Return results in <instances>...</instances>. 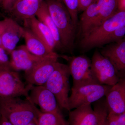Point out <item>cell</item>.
<instances>
[{
  "mask_svg": "<svg viewBox=\"0 0 125 125\" xmlns=\"http://www.w3.org/2000/svg\"><path fill=\"white\" fill-rule=\"evenodd\" d=\"M41 112L28 98L0 97V115L13 125H26L36 122Z\"/></svg>",
  "mask_w": 125,
  "mask_h": 125,
  "instance_id": "6da1fadb",
  "label": "cell"
},
{
  "mask_svg": "<svg viewBox=\"0 0 125 125\" xmlns=\"http://www.w3.org/2000/svg\"><path fill=\"white\" fill-rule=\"evenodd\" d=\"M49 13L58 29L62 48L72 53L74 48L76 28L69 11L62 2L46 0Z\"/></svg>",
  "mask_w": 125,
  "mask_h": 125,
  "instance_id": "7a4b0ae2",
  "label": "cell"
},
{
  "mask_svg": "<svg viewBox=\"0 0 125 125\" xmlns=\"http://www.w3.org/2000/svg\"><path fill=\"white\" fill-rule=\"evenodd\" d=\"M125 26V11H117L111 18L80 39L79 47L85 52L101 47L104 39L119 28Z\"/></svg>",
  "mask_w": 125,
  "mask_h": 125,
  "instance_id": "3957f363",
  "label": "cell"
},
{
  "mask_svg": "<svg viewBox=\"0 0 125 125\" xmlns=\"http://www.w3.org/2000/svg\"><path fill=\"white\" fill-rule=\"evenodd\" d=\"M70 75L69 65L58 62L54 71L44 85L54 94L60 108L69 111Z\"/></svg>",
  "mask_w": 125,
  "mask_h": 125,
  "instance_id": "277c9868",
  "label": "cell"
},
{
  "mask_svg": "<svg viewBox=\"0 0 125 125\" xmlns=\"http://www.w3.org/2000/svg\"><path fill=\"white\" fill-rule=\"evenodd\" d=\"M112 86L99 84H89L72 88L68 104L70 111L83 105H90L105 96Z\"/></svg>",
  "mask_w": 125,
  "mask_h": 125,
  "instance_id": "5b68a950",
  "label": "cell"
},
{
  "mask_svg": "<svg viewBox=\"0 0 125 125\" xmlns=\"http://www.w3.org/2000/svg\"><path fill=\"white\" fill-rule=\"evenodd\" d=\"M34 85L25 84L18 72L12 70H0V97H29Z\"/></svg>",
  "mask_w": 125,
  "mask_h": 125,
  "instance_id": "8992f818",
  "label": "cell"
},
{
  "mask_svg": "<svg viewBox=\"0 0 125 125\" xmlns=\"http://www.w3.org/2000/svg\"><path fill=\"white\" fill-rule=\"evenodd\" d=\"M69 66L73 79L72 88L89 84H100L91 69V60L86 56L72 57Z\"/></svg>",
  "mask_w": 125,
  "mask_h": 125,
  "instance_id": "52a82bcc",
  "label": "cell"
},
{
  "mask_svg": "<svg viewBox=\"0 0 125 125\" xmlns=\"http://www.w3.org/2000/svg\"><path fill=\"white\" fill-rule=\"evenodd\" d=\"M91 69L102 85L113 86L121 79L118 76L111 62L98 50L95 51L92 56Z\"/></svg>",
  "mask_w": 125,
  "mask_h": 125,
  "instance_id": "ba28073f",
  "label": "cell"
},
{
  "mask_svg": "<svg viewBox=\"0 0 125 125\" xmlns=\"http://www.w3.org/2000/svg\"><path fill=\"white\" fill-rule=\"evenodd\" d=\"M59 57L56 52H53L32 69L25 72V79L27 83L44 85L55 70Z\"/></svg>",
  "mask_w": 125,
  "mask_h": 125,
  "instance_id": "9c48e42d",
  "label": "cell"
},
{
  "mask_svg": "<svg viewBox=\"0 0 125 125\" xmlns=\"http://www.w3.org/2000/svg\"><path fill=\"white\" fill-rule=\"evenodd\" d=\"M28 98L34 104L38 106L42 112H61L55 97L44 85H33L30 92Z\"/></svg>",
  "mask_w": 125,
  "mask_h": 125,
  "instance_id": "30bf717a",
  "label": "cell"
},
{
  "mask_svg": "<svg viewBox=\"0 0 125 125\" xmlns=\"http://www.w3.org/2000/svg\"><path fill=\"white\" fill-rule=\"evenodd\" d=\"M100 53L107 59L114 66L121 78L125 76V38L101 48Z\"/></svg>",
  "mask_w": 125,
  "mask_h": 125,
  "instance_id": "8fae6325",
  "label": "cell"
},
{
  "mask_svg": "<svg viewBox=\"0 0 125 125\" xmlns=\"http://www.w3.org/2000/svg\"><path fill=\"white\" fill-rule=\"evenodd\" d=\"M10 55L11 70L15 71H24L25 72L32 69L48 56L39 57L34 55L29 51L25 45L15 48Z\"/></svg>",
  "mask_w": 125,
  "mask_h": 125,
  "instance_id": "7c38bea8",
  "label": "cell"
},
{
  "mask_svg": "<svg viewBox=\"0 0 125 125\" xmlns=\"http://www.w3.org/2000/svg\"><path fill=\"white\" fill-rule=\"evenodd\" d=\"M6 24L1 35L2 48L10 54L23 37L24 28L10 18H6Z\"/></svg>",
  "mask_w": 125,
  "mask_h": 125,
  "instance_id": "4fadbf2b",
  "label": "cell"
},
{
  "mask_svg": "<svg viewBox=\"0 0 125 125\" xmlns=\"http://www.w3.org/2000/svg\"><path fill=\"white\" fill-rule=\"evenodd\" d=\"M108 112L120 114L125 112V78L113 85L105 95Z\"/></svg>",
  "mask_w": 125,
  "mask_h": 125,
  "instance_id": "5bb4252c",
  "label": "cell"
},
{
  "mask_svg": "<svg viewBox=\"0 0 125 125\" xmlns=\"http://www.w3.org/2000/svg\"><path fill=\"white\" fill-rule=\"evenodd\" d=\"M98 117L90 105H84L70 111L69 125H97Z\"/></svg>",
  "mask_w": 125,
  "mask_h": 125,
  "instance_id": "9a60e30c",
  "label": "cell"
},
{
  "mask_svg": "<svg viewBox=\"0 0 125 125\" xmlns=\"http://www.w3.org/2000/svg\"><path fill=\"white\" fill-rule=\"evenodd\" d=\"M42 0H20L9 12L24 22L36 16Z\"/></svg>",
  "mask_w": 125,
  "mask_h": 125,
  "instance_id": "2e32d148",
  "label": "cell"
},
{
  "mask_svg": "<svg viewBox=\"0 0 125 125\" xmlns=\"http://www.w3.org/2000/svg\"><path fill=\"white\" fill-rule=\"evenodd\" d=\"M25 24L38 37L41 39L49 48L54 51L56 48L55 42L48 28L35 17L25 22Z\"/></svg>",
  "mask_w": 125,
  "mask_h": 125,
  "instance_id": "e0dca14e",
  "label": "cell"
},
{
  "mask_svg": "<svg viewBox=\"0 0 125 125\" xmlns=\"http://www.w3.org/2000/svg\"><path fill=\"white\" fill-rule=\"evenodd\" d=\"M23 37L25 40V46L31 54L39 57H45L54 51L38 37L29 29L24 28Z\"/></svg>",
  "mask_w": 125,
  "mask_h": 125,
  "instance_id": "ac0fdd59",
  "label": "cell"
},
{
  "mask_svg": "<svg viewBox=\"0 0 125 125\" xmlns=\"http://www.w3.org/2000/svg\"><path fill=\"white\" fill-rule=\"evenodd\" d=\"M83 12L78 24L81 39L89 32L98 15V7L97 0H93L92 3Z\"/></svg>",
  "mask_w": 125,
  "mask_h": 125,
  "instance_id": "d6986e66",
  "label": "cell"
},
{
  "mask_svg": "<svg viewBox=\"0 0 125 125\" xmlns=\"http://www.w3.org/2000/svg\"><path fill=\"white\" fill-rule=\"evenodd\" d=\"M36 16L39 20L44 24L50 30L55 42L56 49H60L62 48L58 29L50 15L45 1L42 0L41 2Z\"/></svg>",
  "mask_w": 125,
  "mask_h": 125,
  "instance_id": "ffe728a7",
  "label": "cell"
},
{
  "mask_svg": "<svg viewBox=\"0 0 125 125\" xmlns=\"http://www.w3.org/2000/svg\"><path fill=\"white\" fill-rule=\"evenodd\" d=\"M97 3L98 15L89 32L111 18L117 11V0H97Z\"/></svg>",
  "mask_w": 125,
  "mask_h": 125,
  "instance_id": "44dd1931",
  "label": "cell"
},
{
  "mask_svg": "<svg viewBox=\"0 0 125 125\" xmlns=\"http://www.w3.org/2000/svg\"><path fill=\"white\" fill-rule=\"evenodd\" d=\"M37 125H69L61 112L45 113L41 112L36 122Z\"/></svg>",
  "mask_w": 125,
  "mask_h": 125,
  "instance_id": "7402d4cb",
  "label": "cell"
},
{
  "mask_svg": "<svg viewBox=\"0 0 125 125\" xmlns=\"http://www.w3.org/2000/svg\"><path fill=\"white\" fill-rule=\"evenodd\" d=\"M93 109L97 115V125H108L107 120L108 111L104 97L94 102Z\"/></svg>",
  "mask_w": 125,
  "mask_h": 125,
  "instance_id": "603a6c76",
  "label": "cell"
},
{
  "mask_svg": "<svg viewBox=\"0 0 125 125\" xmlns=\"http://www.w3.org/2000/svg\"><path fill=\"white\" fill-rule=\"evenodd\" d=\"M62 2L69 11L74 25L77 28L79 22V0H62Z\"/></svg>",
  "mask_w": 125,
  "mask_h": 125,
  "instance_id": "cb8c5ba5",
  "label": "cell"
},
{
  "mask_svg": "<svg viewBox=\"0 0 125 125\" xmlns=\"http://www.w3.org/2000/svg\"><path fill=\"white\" fill-rule=\"evenodd\" d=\"M7 54L4 49L0 47V70H12Z\"/></svg>",
  "mask_w": 125,
  "mask_h": 125,
  "instance_id": "d4e9b609",
  "label": "cell"
},
{
  "mask_svg": "<svg viewBox=\"0 0 125 125\" xmlns=\"http://www.w3.org/2000/svg\"><path fill=\"white\" fill-rule=\"evenodd\" d=\"M20 0H2L1 5L3 9L9 12L15 4Z\"/></svg>",
  "mask_w": 125,
  "mask_h": 125,
  "instance_id": "484cf974",
  "label": "cell"
},
{
  "mask_svg": "<svg viewBox=\"0 0 125 125\" xmlns=\"http://www.w3.org/2000/svg\"><path fill=\"white\" fill-rule=\"evenodd\" d=\"M108 125H120L117 118V114L109 112L107 117Z\"/></svg>",
  "mask_w": 125,
  "mask_h": 125,
  "instance_id": "4316f807",
  "label": "cell"
},
{
  "mask_svg": "<svg viewBox=\"0 0 125 125\" xmlns=\"http://www.w3.org/2000/svg\"><path fill=\"white\" fill-rule=\"evenodd\" d=\"M93 1V0H79V12L84 10Z\"/></svg>",
  "mask_w": 125,
  "mask_h": 125,
  "instance_id": "83f0119b",
  "label": "cell"
},
{
  "mask_svg": "<svg viewBox=\"0 0 125 125\" xmlns=\"http://www.w3.org/2000/svg\"><path fill=\"white\" fill-rule=\"evenodd\" d=\"M117 11H125V0H117Z\"/></svg>",
  "mask_w": 125,
  "mask_h": 125,
  "instance_id": "f1b7e54d",
  "label": "cell"
},
{
  "mask_svg": "<svg viewBox=\"0 0 125 125\" xmlns=\"http://www.w3.org/2000/svg\"><path fill=\"white\" fill-rule=\"evenodd\" d=\"M117 118L120 125H125V112L120 114H117Z\"/></svg>",
  "mask_w": 125,
  "mask_h": 125,
  "instance_id": "f546056e",
  "label": "cell"
},
{
  "mask_svg": "<svg viewBox=\"0 0 125 125\" xmlns=\"http://www.w3.org/2000/svg\"><path fill=\"white\" fill-rule=\"evenodd\" d=\"M6 18L3 20H0V47L2 48V43H1V35L2 31L4 30L6 24Z\"/></svg>",
  "mask_w": 125,
  "mask_h": 125,
  "instance_id": "4dcf8cb0",
  "label": "cell"
},
{
  "mask_svg": "<svg viewBox=\"0 0 125 125\" xmlns=\"http://www.w3.org/2000/svg\"><path fill=\"white\" fill-rule=\"evenodd\" d=\"M0 125H13L2 116L0 115Z\"/></svg>",
  "mask_w": 125,
  "mask_h": 125,
  "instance_id": "1f68e13d",
  "label": "cell"
},
{
  "mask_svg": "<svg viewBox=\"0 0 125 125\" xmlns=\"http://www.w3.org/2000/svg\"><path fill=\"white\" fill-rule=\"evenodd\" d=\"M26 125H37V123L35 122H31Z\"/></svg>",
  "mask_w": 125,
  "mask_h": 125,
  "instance_id": "d6a6232c",
  "label": "cell"
},
{
  "mask_svg": "<svg viewBox=\"0 0 125 125\" xmlns=\"http://www.w3.org/2000/svg\"><path fill=\"white\" fill-rule=\"evenodd\" d=\"M2 0H0V5H1V2H2Z\"/></svg>",
  "mask_w": 125,
  "mask_h": 125,
  "instance_id": "836d02e7",
  "label": "cell"
},
{
  "mask_svg": "<svg viewBox=\"0 0 125 125\" xmlns=\"http://www.w3.org/2000/svg\"><path fill=\"white\" fill-rule=\"evenodd\" d=\"M57 0L59 1H61V2H62V0Z\"/></svg>",
  "mask_w": 125,
  "mask_h": 125,
  "instance_id": "e575fe53",
  "label": "cell"
},
{
  "mask_svg": "<svg viewBox=\"0 0 125 125\" xmlns=\"http://www.w3.org/2000/svg\"></svg>",
  "mask_w": 125,
  "mask_h": 125,
  "instance_id": "d590c367",
  "label": "cell"
}]
</instances>
